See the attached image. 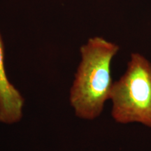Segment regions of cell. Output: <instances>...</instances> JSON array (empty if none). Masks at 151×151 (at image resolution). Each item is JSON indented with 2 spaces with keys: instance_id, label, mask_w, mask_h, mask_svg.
<instances>
[{
  "instance_id": "1",
  "label": "cell",
  "mask_w": 151,
  "mask_h": 151,
  "mask_svg": "<svg viewBox=\"0 0 151 151\" xmlns=\"http://www.w3.org/2000/svg\"><path fill=\"white\" fill-rule=\"evenodd\" d=\"M119 48L99 37L90 38L81 47V62L69 91V102L78 118H97L110 100L114 83L111 63Z\"/></svg>"
},
{
  "instance_id": "2",
  "label": "cell",
  "mask_w": 151,
  "mask_h": 151,
  "mask_svg": "<svg viewBox=\"0 0 151 151\" xmlns=\"http://www.w3.org/2000/svg\"><path fill=\"white\" fill-rule=\"evenodd\" d=\"M110 100L116 122L151 128V62L146 57L131 54L125 72L113 83Z\"/></svg>"
},
{
  "instance_id": "3",
  "label": "cell",
  "mask_w": 151,
  "mask_h": 151,
  "mask_svg": "<svg viewBox=\"0 0 151 151\" xmlns=\"http://www.w3.org/2000/svg\"><path fill=\"white\" fill-rule=\"evenodd\" d=\"M4 59V45L0 34V122L13 124L22 118L24 99L7 76Z\"/></svg>"
}]
</instances>
